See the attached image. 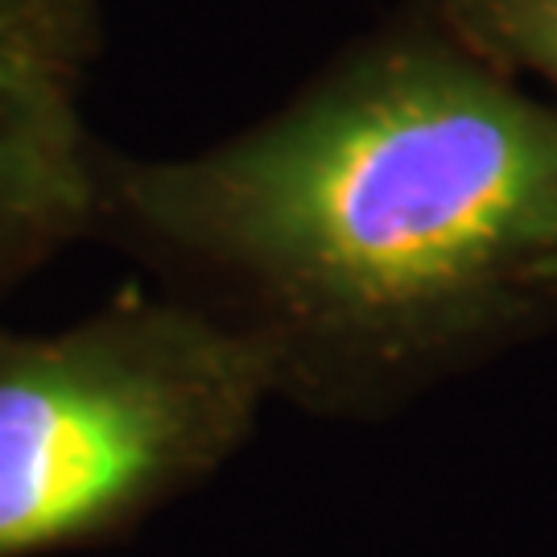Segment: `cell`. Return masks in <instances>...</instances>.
<instances>
[{"mask_svg":"<svg viewBox=\"0 0 557 557\" xmlns=\"http://www.w3.org/2000/svg\"><path fill=\"white\" fill-rule=\"evenodd\" d=\"M91 239L236 338L273 400L380 421L557 326V103L413 0L236 137L103 145Z\"/></svg>","mask_w":557,"mask_h":557,"instance_id":"obj_1","label":"cell"},{"mask_svg":"<svg viewBox=\"0 0 557 557\" xmlns=\"http://www.w3.org/2000/svg\"><path fill=\"white\" fill-rule=\"evenodd\" d=\"M438 17L504 75H533L557 103V0H434Z\"/></svg>","mask_w":557,"mask_h":557,"instance_id":"obj_4","label":"cell"},{"mask_svg":"<svg viewBox=\"0 0 557 557\" xmlns=\"http://www.w3.org/2000/svg\"><path fill=\"white\" fill-rule=\"evenodd\" d=\"M264 405L257 359L153 285L59 331L0 326V557L140 529L220 475Z\"/></svg>","mask_w":557,"mask_h":557,"instance_id":"obj_2","label":"cell"},{"mask_svg":"<svg viewBox=\"0 0 557 557\" xmlns=\"http://www.w3.org/2000/svg\"><path fill=\"white\" fill-rule=\"evenodd\" d=\"M96 0H0V298L91 239L103 140L83 112Z\"/></svg>","mask_w":557,"mask_h":557,"instance_id":"obj_3","label":"cell"}]
</instances>
